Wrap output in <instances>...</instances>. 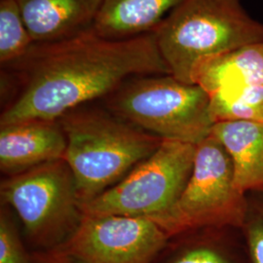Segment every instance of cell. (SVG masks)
I'll return each instance as SVG.
<instances>
[{
    "label": "cell",
    "instance_id": "cell-5",
    "mask_svg": "<svg viewBox=\"0 0 263 263\" xmlns=\"http://www.w3.org/2000/svg\"><path fill=\"white\" fill-rule=\"evenodd\" d=\"M0 196L17 213L35 251L59 248L83 217L76 179L65 159L7 176L1 180Z\"/></svg>",
    "mask_w": 263,
    "mask_h": 263
},
{
    "label": "cell",
    "instance_id": "cell-7",
    "mask_svg": "<svg viewBox=\"0 0 263 263\" xmlns=\"http://www.w3.org/2000/svg\"><path fill=\"white\" fill-rule=\"evenodd\" d=\"M246 194L235 185L233 162L212 134L197 144L194 168L179 201L163 216L151 218L169 238L204 227H241Z\"/></svg>",
    "mask_w": 263,
    "mask_h": 263
},
{
    "label": "cell",
    "instance_id": "cell-17",
    "mask_svg": "<svg viewBox=\"0 0 263 263\" xmlns=\"http://www.w3.org/2000/svg\"><path fill=\"white\" fill-rule=\"evenodd\" d=\"M251 263H263V191L246 193L241 226Z\"/></svg>",
    "mask_w": 263,
    "mask_h": 263
},
{
    "label": "cell",
    "instance_id": "cell-1",
    "mask_svg": "<svg viewBox=\"0 0 263 263\" xmlns=\"http://www.w3.org/2000/svg\"><path fill=\"white\" fill-rule=\"evenodd\" d=\"M5 69L22 78L19 95L0 116V127L28 120H59L104 99L128 78L170 74L154 32L108 39L92 29L51 43H34Z\"/></svg>",
    "mask_w": 263,
    "mask_h": 263
},
{
    "label": "cell",
    "instance_id": "cell-4",
    "mask_svg": "<svg viewBox=\"0 0 263 263\" xmlns=\"http://www.w3.org/2000/svg\"><path fill=\"white\" fill-rule=\"evenodd\" d=\"M104 101L113 115L163 140L198 144L215 124L207 91L171 74L133 76Z\"/></svg>",
    "mask_w": 263,
    "mask_h": 263
},
{
    "label": "cell",
    "instance_id": "cell-14",
    "mask_svg": "<svg viewBox=\"0 0 263 263\" xmlns=\"http://www.w3.org/2000/svg\"><path fill=\"white\" fill-rule=\"evenodd\" d=\"M196 84L209 94L234 85L263 84V42L213 58L201 67Z\"/></svg>",
    "mask_w": 263,
    "mask_h": 263
},
{
    "label": "cell",
    "instance_id": "cell-11",
    "mask_svg": "<svg viewBox=\"0 0 263 263\" xmlns=\"http://www.w3.org/2000/svg\"><path fill=\"white\" fill-rule=\"evenodd\" d=\"M154 263H251L240 227H204L171 237Z\"/></svg>",
    "mask_w": 263,
    "mask_h": 263
},
{
    "label": "cell",
    "instance_id": "cell-12",
    "mask_svg": "<svg viewBox=\"0 0 263 263\" xmlns=\"http://www.w3.org/2000/svg\"><path fill=\"white\" fill-rule=\"evenodd\" d=\"M229 153L241 192L263 191V122L221 121L212 133Z\"/></svg>",
    "mask_w": 263,
    "mask_h": 263
},
{
    "label": "cell",
    "instance_id": "cell-15",
    "mask_svg": "<svg viewBox=\"0 0 263 263\" xmlns=\"http://www.w3.org/2000/svg\"><path fill=\"white\" fill-rule=\"evenodd\" d=\"M210 96L214 122H263V84L229 86Z\"/></svg>",
    "mask_w": 263,
    "mask_h": 263
},
{
    "label": "cell",
    "instance_id": "cell-16",
    "mask_svg": "<svg viewBox=\"0 0 263 263\" xmlns=\"http://www.w3.org/2000/svg\"><path fill=\"white\" fill-rule=\"evenodd\" d=\"M34 44L25 24L18 0H0V63L10 66Z\"/></svg>",
    "mask_w": 263,
    "mask_h": 263
},
{
    "label": "cell",
    "instance_id": "cell-19",
    "mask_svg": "<svg viewBox=\"0 0 263 263\" xmlns=\"http://www.w3.org/2000/svg\"><path fill=\"white\" fill-rule=\"evenodd\" d=\"M34 263H73V261L59 250L34 251L32 252Z\"/></svg>",
    "mask_w": 263,
    "mask_h": 263
},
{
    "label": "cell",
    "instance_id": "cell-8",
    "mask_svg": "<svg viewBox=\"0 0 263 263\" xmlns=\"http://www.w3.org/2000/svg\"><path fill=\"white\" fill-rule=\"evenodd\" d=\"M169 236L147 217L86 216L59 250L73 263H154Z\"/></svg>",
    "mask_w": 263,
    "mask_h": 263
},
{
    "label": "cell",
    "instance_id": "cell-9",
    "mask_svg": "<svg viewBox=\"0 0 263 263\" xmlns=\"http://www.w3.org/2000/svg\"><path fill=\"white\" fill-rule=\"evenodd\" d=\"M66 134L59 120H28L0 127V169L7 176L64 159Z\"/></svg>",
    "mask_w": 263,
    "mask_h": 263
},
{
    "label": "cell",
    "instance_id": "cell-13",
    "mask_svg": "<svg viewBox=\"0 0 263 263\" xmlns=\"http://www.w3.org/2000/svg\"><path fill=\"white\" fill-rule=\"evenodd\" d=\"M184 0H104L93 30L108 39L154 32Z\"/></svg>",
    "mask_w": 263,
    "mask_h": 263
},
{
    "label": "cell",
    "instance_id": "cell-3",
    "mask_svg": "<svg viewBox=\"0 0 263 263\" xmlns=\"http://www.w3.org/2000/svg\"><path fill=\"white\" fill-rule=\"evenodd\" d=\"M154 33L170 74L196 84L201 67L213 58L263 42V23L241 0H184Z\"/></svg>",
    "mask_w": 263,
    "mask_h": 263
},
{
    "label": "cell",
    "instance_id": "cell-10",
    "mask_svg": "<svg viewBox=\"0 0 263 263\" xmlns=\"http://www.w3.org/2000/svg\"><path fill=\"white\" fill-rule=\"evenodd\" d=\"M104 0H18L34 43H51L92 29Z\"/></svg>",
    "mask_w": 263,
    "mask_h": 263
},
{
    "label": "cell",
    "instance_id": "cell-6",
    "mask_svg": "<svg viewBox=\"0 0 263 263\" xmlns=\"http://www.w3.org/2000/svg\"><path fill=\"white\" fill-rule=\"evenodd\" d=\"M197 144L164 140L119 182L81 205L86 216L155 218L179 201L194 168Z\"/></svg>",
    "mask_w": 263,
    "mask_h": 263
},
{
    "label": "cell",
    "instance_id": "cell-2",
    "mask_svg": "<svg viewBox=\"0 0 263 263\" xmlns=\"http://www.w3.org/2000/svg\"><path fill=\"white\" fill-rule=\"evenodd\" d=\"M59 121L66 134L64 159L73 174L81 205L119 182L164 141L107 109L82 105Z\"/></svg>",
    "mask_w": 263,
    "mask_h": 263
},
{
    "label": "cell",
    "instance_id": "cell-18",
    "mask_svg": "<svg viewBox=\"0 0 263 263\" xmlns=\"http://www.w3.org/2000/svg\"><path fill=\"white\" fill-rule=\"evenodd\" d=\"M0 263H34L15 224L9 207L2 204L0 211Z\"/></svg>",
    "mask_w": 263,
    "mask_h": 263
}]
</instances>
